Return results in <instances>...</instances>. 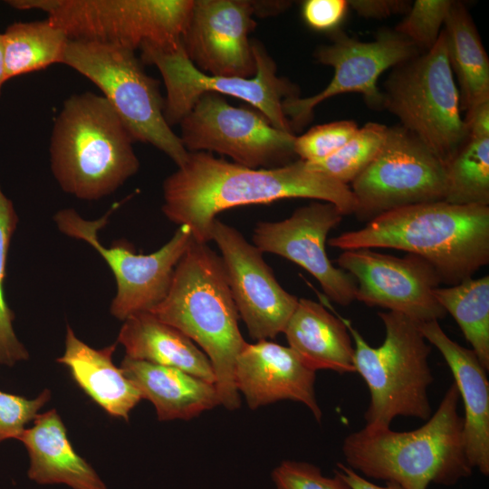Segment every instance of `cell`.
I'll use <instances>...</instances> for the list:
<instances>
[{"mask_svg": "<svg viewBox=\"0 0 489 489\" xmlns=\"http://www.w3.org/2000/svg\"><path fill=\"white\" fill-rule=\"evenodd\" d=\"M50 398L48 389L34 399L0 390V443L8 438L18 439Z\"/></svg>", "mask_w": 489, "mask_h": 489, "instance_id": "obj_35", "label": "cell"}, {"mask_svg": "<svg viewBox=\"0 0 489 489\" xmlns=\"http://www.w3.org/2000/svg\"><path fill=\"white\" fill-rule=\"evenodd\" d=\"M162 212L189 226L195 241L207 244L216 216L226 209L285 198H311L355 214L356 198L348 185L298 159L271 168H251L210 152H188L187 160L163 182Z\"/></svg>", "mask_w": 489, "mask_h": 489, "instance_id": "obj_1", "label": "cell"}, {"mask_svg": "<svg viewBox=\"0 0 489 489\" xmlns=\"http://www.w3.org/2000/svg\"><path fill=\"white\" fill-rule=\"evenodd\" d=\"M18 221L14 204L3 192L0 184V364L9 367L29 358L28 350L14 332V315L5 293L7 254Z\"/></svg>", "mask_w": 489, "mask_h": 489, "instance_id": "obj_31", "label": "cell"}, {"mask_svg": "<svg viewBox=\"0 0 489 489\" xmlns=\"http://www.w3.org/2000/svg\"><path fill=\"white\" fill-rule=\"evenodd\" d=\"M350 187L355 215L370 220L398 207L444 200L446 166L401 125L388 127L379 152Z\"/></svg>", "mask_w": 489, "mask_h": 489, "instance_id": "obj_12", "label": "cell"}, {"mask_svg": "<svg viewBox=\"0 0 489 489\" xmlns=\"http://www.w3.org/2000/svg\"><path fill=\"white\" fill-rule=\"evenodd\" d=\"M315 371L290 348L269 340L245 342L235 366V384L251 409L290 399L304 404L320 422Z\"/></svg>", "mask_w": 489, "mask_h": 489, "instance_id": "obj_19", "label": "cell"}, {"mask_svg": "<svg viewBox=\"0 0 489 489\" xmlns=\"http://www.w3.org/2000/svg\"><path fill=\"white\" fill-rule=\"evenodd\" d=\"M459 325L483 367L489 369V276L467 279L433 292Z\"/></svg>", "mask_w": 489, "mask_h": 489, "instance_id": "obj_28", "label": "cell"}, {"mask_svg": "<svg viewBox=\"0 0 489 489\" xmlns=\"http://www.w3.org/2000/svg\"><path fill=\"white\" fill-rule=\"evenodd\" d=\"M331 38V43L319 46L314 53L318 62L333 68L330 83L313 96L287 98L283 101L292 131L300 130L312 120L318 104L342 93L358 92L370 108L382 110L379 76L419 53L407 38L387 28L379 30L369 42L350 37L340 29L332 31Z\"/></svg>", "mask_w": 489, "mask_h": 489, "instance_id": "obj_14", "label": "cell"}, {"mask_svg": "<svg viewBox=\"0 0 489 489\" xmlns=\"http://www.w3.org/2000/svg\"><path fill=\"white\" fill-rule=\"evenodd\" d=\"M343 216L335 205L313 201L284 220L258 222L253 243L262 253L280 255L305 269L319 282L328 299L346 306L355 300L356 281L333 265L325 248L329 233Z\"/></svg>", "mask_w": 489, "mask_h": 489, "instance_id": "obj_17", "label": "cell"}, {"mask_svg": "<svg viewBox=\"0 0 489 489\" xmlns=\"http://www.w3.org/2000/svg\"><path fill=\"white\" fill-rule=\"evenodd\" d=\"M358 129L357 123L350 120L314 126L295 138L294 153L306 162L320 161L338 151Z\"/></svg>", "mask_w": 489, "mask_h": 489, "instance_id": "obj_33", "label": "cell"}, {"mask_svg": "<svg viewBox=\"0 0 489 489\" xmlns=\"http://www.w3.org/2000/svg\"><path fill=\"white\" fill-rule=\"evenodd\" d=\"M116 343L96 350L81 340L68 325L65 350L57 362L66 366L76 383L108 414L129 419L142 398L122 369L114 365Z\"/></svg>", "mask_w": 489, "mask_h": 489, "instance_id": "obj_24", "label": "cell"}, {"mask_svg": "<svg viewBox=\"0 0 489 489\" xmlns=\"http://www.w3.org/2000/svg\"><path fill=\"white\" fill-rule=\"evenodd\" d=\"M349 4L347 0H307L302 5V16L306 24L318 31H334L344 19Z\"/></svg>", "mask_w": 489, "mask_h": 489, "instance_id": "obj_36", "label": "cell"}, {"mask_svg": "<svg viewBox=\"0 0 489 489\" xmlns=\"http://www.w3.org/2000/svg\"><path fill=\"white\" fill-rule=\"evenodd\" d=\"M451 0H416L394 29L424 52L431 49L441 33Z\"/></svg>", "mask_w": 489, "mask_h": 489, "instance_id": "obj_32", "label": "cell"}, {"mask_svg": "<svg viewBox=\"0 0 489 489\" xmlns=\"http://www.w3.org/2000/svg\"><path fill=\"white\" fill-rule=\"evenodd\" d=\"M336 262L355 279V300L368 306L401 313L418 323L446 315L433 293L440 278L420 256L397 257L360 248L342 251Z\"/></svg>", "mask_w": 489, "mask_h": 489, "instance_id": "obj_15", "label": "cell"}, {"mask_svg": "<svg viewBox=\"0 0 489 489\" xmlns=\"http://www.w3.org/2000/svg\"><path fill=\"white\" fill-rule=\"evenodd\" d=\"M464 120L469 137L489 138V100L467 110Z\"/></svg>", "mask_w": 489, "mask_h": 489, "instance_id": "obj_38", "label": "cell"}, {"mask_svg": "<svg viewBox=\"0 0 489 489\" xmlns=\"http://www.w3.org/2000/svg\"><path fill=\"white\" fill-rule=\"evenodd\" d=\"M179 124L188 152H216L251 168L283 166L295 156L293 133L273 127L260 112L232 106L217 93L202 94Z\"/></svg>", "mask_w": 489, "mask_h": 489, "instance_id": "obj_13", "label": "cell"}, {"mask_svg": "<svg viewBox=\"0 0 489 489\" xmlns=\"http://www.w3.org/2000/svg\"><path fill=\"white\" fill-rule=\"evenodd\" d=\"M254 14V1L194 0L182 36L187 58L212 76H254L256 62L248 38L256 25Z\"/></svg>", "mask_w": 489, "mask_h": 489, "instance_id": "obj_18", "label": "cell"}, {"mask_svg": "<svg viewBox=\"0 0 489 489\" xmlns=\"http://www.w3.org/2000/svg\"><path fill=\"white\" fill-rule=\"evenodd\" d=\"M388 126L368 122L334 154L316 162H306L317 170L344 185L351 183L372 162L382 148ZM349 186V185H348Z\"/></svg>", "mask_w": 489, "mask_h": 489, "instance_id": "obj_30", "label": "cell"}, {"mask_svg": "<svg viewBox=\"0 0 489 489\" xmlns=\"http://www.w3.org/2000/svg\"><path fill=\"white\" fill-rule=\"evenodd\" d=\"M141 398L155 407L160 421L188 420L220 405L214 383L173 367L125 356L121 367Z\"/></svg>", "mask_w": 489, "mask_h": 489, "instance_id": "obj_22", "label": "cell"}, {"mask_svg": "<svg viewBox=\"0 0 489 489\" xmlns=\"http://www.w3.org/2000/svg\"><path fill=\"white\" fill-rule=\"evenodd\" d=\"M444 25L450 66L460 87V108L467 111L489 100L488 55L464 4L453 1Z\"/></svg>", "mask_w": 489, "mask_h": 489, "instance_id": "obj_26", "label": "cell"}, {"mask_svg": "<svg viewBox=\"0 0 489 489\" xmlns=\"http://www.w3.org/2000/svg\"><path fill=\"white\" fill-rule=\"evenodd\" d=\"M283 333L289 347L313 371L355 372L351 336L341 316L322 304L299 299Z\"/></svg>", "mask_w": 489, "mask_h": 489, "instance_id": "obj_23", "label": "cell"}, {"mask_svg": "<svg viewBox=\"0 0 489 489\" xmlns=\"http://www.w3.org/2000/svg\"><path fill=\"white\" fill-rule=\"evenodd\" d=\"M17 10H39L69 39L121 46L182 43L194 0H8Z\"/></svg>", "mask_w": 489, "mask_h": 489, "instance_id": "obj_9", "label": "cell"}, {"mask_svg": "<svg viewBox=\"0 0 489 489\" xmlns=\"http://www.w3.org/2000/svg\"><path fill=\"white\" fill-rule=\"evenodd\" d=\"M123 321L117 341L127 357L179 369L215 384L209 359L178 329L150 312L132 314Z\"/></svg>", "mask_w": 489, "mask_h": 489, "instance_id": "obj_25", "label": "cell"}, {"mask_svg": "<svg viewBox=\"0 0 489 489\" xmlns=\"http://www.w3.org/2000/svg\"><path fill=\"white\" fill-rule=\"evenodd\" d=\"M348 4L359 15L370 19L408 14L411 7L410 2L405 0H350Z\"/></svg>", "mask_w": 489, "mask_h": 489, "instance_id": "obj_37", "label": "cell"}, {"mask_svg": "<svg viewBox=\"0 0 489 489\" xmlns=\"http://www.w3.org/2000/svg\"><path fill=\"white\" fill-rule=\"evenodd\" d=\"M424 338L435 346L449 367L465 407L463 438L473 469L489 475V381L475 352L450 339L438 321L418 323Z\"/></svg>", "mask_w": 489, "mask_h": 489, "instance_id": "obj_20", "label": "cell"}, {"mask_svg": "<svg viewBox=\"0 0 489 489\" xmlns=\"http://www.w3.org/2000/svg\"><path fill=\"white\" fill-rule=\"evenodd\" d=\"M256 73L250 78L212 76L199 71L187 58L182 43L173 45L143 44L142 63L155 65L167 91L163 114L167 123H180L200 96L214 92L243 100L254 107L275 128L292 132L283 101L299 97L296 85L277 75L276 65L260 43L252 42Z\"/></svg>", "mask_w": 489, "mask_h": 489, "instance_id": "obj_10", "label": "cell"}, {"mask_svg": "<svg viewBox=\"0 0 489 489\" xmlns=\"http://www.w3.org/2000/svg\"><path fill=\"white\" fill-rule=\"evenodd\" d=\"M7 82L5 75L4 35L0 33V96L4 84Z\"/></svg>", "mask_w": 489, "mask_h": 489, "instance_id": "obj_40", "label": "cell"}, {"mask_svg": "<svg viewBox=\"0 0 489 489\" xmlns=\"http://www.w3.org/2000/svg\"><path fill=\"white\" fill-rule=\"evenodd\" d=\"M459 398L453 383L436 412L415 430L365 426L350 433L342 444L346 465L404 489H427L432 483L452 486L469 477L474 469L465 450Z\"/></svg>", "mask_w": 489, "mask_h": 489, "instance_id": "obj_3", "label": "cell"}, {"mask_svg": "<svg viewBox=\"0 0 489 489\" xmlns=\"http://www.w3.org/2000/svg\"><path fill=\"white\" fill-rule=\"evenodd\" d=\"M134 142L103 96L73 94L64 101L53 126L52 173L65 193L81 200H100L138 172Z\"/></svg>", "mask_w": 489, "mask_h": 489, "instance_id": "obj_5", "label": "cell"}, {"mask_svg": "<svg viewBox=\"0 0 489 489\" xmlns=\"http://www.w3.org/2000/svg\"><path fill=\"white\" fill-rule=\"evenodd\" d=\"M383 109L445 165L468 139L444 30L434 46L392 68Z\"/></svg>", "mask_w": 489, "mask_h": 489, "instance_id": "obj_7", "label": "cell"}, {"mask_svg": "<svg viewBox=\"0 0 489 489\" xmlns=\"http://www.w3.org/2000/svg\"><path fill=\"white\" fill-rule=\"evenodd\" d=\"M378 315L385 339L377 348L369 346L351 321L341 317L355 343V372L369 392L366 427H390L397 417L427 420L432 412L428 388L434 380L428 363L431 347L414 320L390 311Z\"/></svg>", "mask_w": 489, "mask_h": 489, "instance_id": "obj_6", "label": "cell"}, {"mask_svg": "<svg viewBox=\"0 0 489 489\" xmlns=\"http://www.w3.org/2000/svg\"><path fill=\"white\" fill-rule=\"evenodd\" d=\"M118 206L114 204L95 220L82 217L73 208H62L55 213L53 221L60 232L86 242L108 264L117 284L110 311L113 317L124 321L132 314L149 312L164 300L175 268L193 237L189 226L181 225L168 242L149 254L135 253L133 245L123 239L113 242L110 247L104 246L99 231Z\"/></svg>", "mask_w": 489, "mask_h": 489, "instance_id": "obj_11", "label": "cell"}, {"mask_svg": "<svg viewBox=\"0 0 489 489\" xmlns=\"http://www.w3.org/2000/svg\"><path fill=\"white\" fill-rule=\"evenodd\" d=\"M337 467L336 470L350 489H404L401 485L392 482H387L384 486L378 485L341 463H338Z\"/></svg>", "mask_w": 489, "mask_h": 489, "instance_id": "obj_39", "label": "cell"}, {"mask_svg": "<svg viewBox=\"0 0 489 489\" xmlns=\"http://www.w3.org/2000/svg\"><path fill=\"white\" fill-rule=\"evenodd\" d=\"M211 241L220 250L233 300L250 337L267 340L283 332L299 299L280 285L263 253L218 219L212 226Z\"/></svg>", "mask_w": 489, "mask_h": 489, "instance_id": "obj_16", "label": "cell"}, {"mask_svg": "<svg viewBox=\"0 0 489 489\" xmlns=\"http://www.w3.org/2000/svg\"><path fill=\"white\" fill-rule=\"evenodd\" d=\"M149 312L202 348L213 367L220 405L238 408L235 366L246 341L221 256L193 239L175 268L168 294Z\"/></svg>", "mask_w": 489, "mask_h": 489, "instance_id": "obj_4", "label": "cell"}, {"mask_svg": "<svg viewBox=\"0 0 489 489\" xmlns=\"http://www.w3.org/2000/svg\"><path fill=\"white\" fill-rule=\"evenodd\" d=\"M341 251L391 248L420 256L442 283L472 278L489 264V206H458L444 200L382 213L362 228L329 239Z\"/></svg>", "mask_w": 489, "mask_h": 489, "instance_id": "obj_2", "label": "cell"}, {"mask_svg": "<svg viewBox=\"0 0 489 489\" xmlns=\"http://www.w3.org/2000/svg\"><path fill=\"white\" fill-rule=\"evenodd\" d=\"M275 489H350L337 470L325 476L321 469L307 462L285 460L272 472Z\"/></svg>", "mask_w": 489, "mask_h": 489, "instance_id": "obj_34", "label": "cell"}, {"mask_svg": "<svg viewBox=\"0 0 489 489\" xmlns=\"http://www.w3.org/2000/svg\"><path fill=\"white\" fill-rule=\"evenodd\" d=\"M61 63L102 91L135 141L151 144L177 167L187 160L188 151L164 118L158 82L145 72L135 51L69 39Z\"/></svg>", "mask_w": 489, "mask_h": 489, "instance_id": "obj_8", "label": "cell"}, {"mask_svg": "<svg viewBox=\"0 0 489 489\" xmlns=\"http://www.w3.org/2000/svg\"><path fill=\"white\" fill-rule=\"evenodd\" d=\"M26 447L28 477L39 484H62L72 489H107L94 468L73 449L55 409L38 414L18 438Z\"/></svg>", "mask_w": 489, "mask_h": 489, "instance_id": "obj_21", "label": "cell"}, {"mask_svg": "<svg viewBox=\"0 0 489 489\" xmlns=\"http://www.w3.org/2000/svg\"><path fill=\"white\" fill-rule=\"evenodd\" d=\"M444 201L489 206V138H471L446 163Z\"/></svg>", "mask_w": 489, "mask_h": 489, "instance_id": "obj_29", "label": "cell"}, {"mask_svg": "<svg viewBox=\"0 0 489 489\" xmlns=\"http://www.w3.org/2000/svg\"><path fill=\"white\" fill-rule=\"evenodd\" d=\"M6 80L61 63L69 41L66 33L50 22H16L3 33Z\"/></svg>", "mask_w": 489, "mask_h": 489, "instance_id": "obj_27", "label": "cell"}]
</instances>
